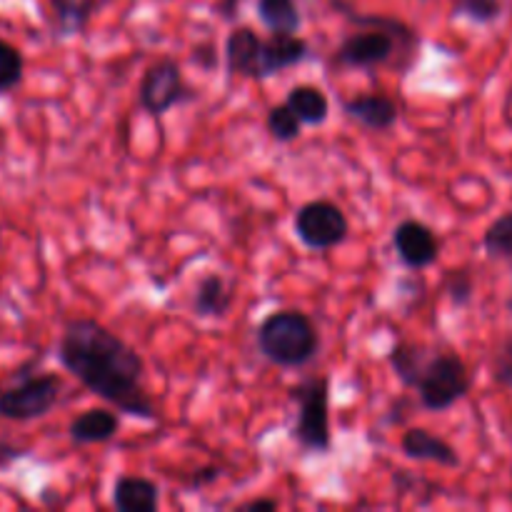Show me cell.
Here are the masks:
<instances>
[{
	"label": "cell",
	"instance_id": "6da1fadb",
	"mask_svg": "<svg viewBox=\"0 0 512 512\" xmlns=\"http://www.w3.org/2000/svg\"><path fill=\"white\" fill-rule=\"evenodd\" d=\"M58 360L88 393L128 418L153 423L155 403L145 393V363L133 345L95 318L68 320Z\"/></svg>",
	"mask_w": 512,
	"mask_h": 512
},
{
	"label": "cell",
	"instance_id": "7a4b0ae2",
	"mask_svg": "<svg viewBox=\"0 0 512 512\" xmlns=\"http://www.w3.org/2000/svg\"><path fill=\"white\" fill-rule=\"evenodd\" d=\"M345 18L358 25L335 48L333 65L340 70H375L405 55L413 63L420 50V35L408 23L388 15H360L345 8Z\"/></svg>",
	"mask_w": 512,
	"mask_h": 512
},
{
	"label": "cell",
	"instance_id": "3957f363",
	"mask_svg": "<svg viewBox=\"0 0 512 512\" xmlns=\"http://www.w3.org/2000/svg\"><path fill=\"white\" fill-rule=\"evenodd\" d=\"M260 355L283 370H298L313 363L320 353V330L303 310L285 308L270 313L255 333Z\"/></svg>",
	"mask_w": 512,
	"mask_h": 512
},
{
	"label": "cell",
	"instance_id": "277c9868",
	"mask_svg": "<svg viewBox=\"0 0 512 512\" xmlns=\"http://www.w3.org/2000/svg\"><path fill=\"white\" fill-rule=\"evenodd\" d=\"M290 400L298 405L295 425L290 438L305 453H330L333 448V430H330V378L328 375H310L290 390Z\"/></svg>",
	"mask_w": 512,
	"mask_h": 512
},
{
	"label": "cell",
	"instance_id": "5b68a950",
	"mask_svg": "<svg viewBox=\"0 0 512 512\" xmlns=\"http://www.w3.org/2000/svg\"><path fill=\"white\" fill-rule=\"evenodd\" d=\"M470 388H473V375L465 360L458 353H440V350H435L415 385L420 405L430 413H445L455 408L460 400L468 398Z\"/></svg>",
	"mask_w": 512,
	"mask_h": 512
},
{
	"label": "cell",
	"instance_id": "8992f818",
	"mask_svg": "<svg viewBox=\"0 0 512 512\" xmlns=\"http://www.w3.org/2000/svg\"><path fill=\"white\" fill-rule=\"evenodd\" d=\"M63 395V380L55 373L25 375L10 388L0 390V418L28 423L45 418Z\"/></svg>",
	"mask_w": 512,
	"mask_h": 512
},
{
	"label": "cell",
	"instance_id": "52a82bcc",
	"mask_svg": "<svg viewBox=\"0 0 512 512\" xmlns=\"http://www.w3.org/2000/svg\"><path fill=\"white\" fill-rule=\"evenodd\" d=\"M195 93L183 78L178 60L173 58H158L145 68L143 78L138 85V103L153 118H163L168 110L175 105H183L193 100Z\"/></svg>",
	"mask_w": 512,
	"mask_h": 512
},
{
	"label": "cell",
	"instance_id": "ba28073f",
	"mask_svg": "<svg viewBox=\"0 0 512 512\" xmlns=\"http://www.w3.org/2000/svg\"><path fill=\"white\" fill-rule=\"evenodd\" d=\"M295 235L315 253H325L343 245L350 235L348 215L330 200H310L295 213Z\"/></svg>",
	"mask_w": 512,
	"mask_h": 512
},
{
	"label": "cell",
	"instance_id": "9c48e42d",
	"mask_svg": "<svg viewBox=\"0 0 512 512\" xmlns=\"http://www.w3.org/2000/svg\"><path fill=\"white\" fill-rule=\"evenodd\" d=\"M393 248L400 263L408 270H425L438 263L443 243L435 235L433 228H428L420 220H403L393 230Z\"/></svg>",
	"mask_w": 512,
	"mask_h": 512
},
{
	"label": "cell",
	"instance_id": "30bf717a",
	"mask_svg": "<svg viewBox=\"0 0 512 512\" xmlns=\"http://www.w3.org/2000/svg\"><path fill=\"white\" fill-rule=\"evenodd\" d=\"M308 53V40L300 38V35L270 33V38H263V43H260L258 73H255V80H268L285 73V70L298 68V65L308 58Z\"/></svg>",
	"mask_w": 512,
	"mask_h": 512
},
{
	"label": "cell",
	"instance_id": "8fae6325",
	"mask_svg": "<svg viewBox=\"0 0 512 512\" xmlns=\"http://www.w3.org/2000/svg\"><path fill=\"white\" fill-rule=\"evenodd\" d=\"M343 113L350 120L360 123L363 128L375 130V133H383L390 130L400 120V108L390 95L383 93H365L348 98L343 103Z\"/></svg>",
	"mask_w": 512,
	"mask_h": 512
},
{
	"label": "cell",
	"instance_id": "7c38bea8",
	"mask_svg": "<svg viewBox=\"0 0 512 512\" xmlns=\"http://www.w3.org/2000/svg\"><path fill=\"white\" fill-rule=\"evenodd\" d=\"M400 448L410 460L418 463H435L440 468L455 470L460 468V455L448 440L438 438L425 428H408L400 438Z\"/></svg>",
	"mask_w": 512,
	"mask_h": 512
},
{
	"label": "cell",
	"instance_id": "4fadbf2b",
	"mask_svg": "<svg viewBox=\"0 0 512 512\" xmlns=\"http://www.w3.org/2000/svg\"><path fill=\"white\" fill-rule=\"evenodd\" d=\"M260 43H263V38L250 25H238V28L230 30L228 40H225V68H228V73L255 80Z\"/></svg>",
	"mask_w": 512,
	"mask_h": 512
},
{
	"label": "cell",
	"instance_id": "5bb4252c",
	"mask_svg": "<svg viewBox=\"0 0 512 512\" xmlns=\"http://www.w3.org/2000/svg\"><path fill=\"white\" fill-rule=\"evenodd\" d=\"M160 505V488L150 478L120 475L113 483V508L118 512H155Z\"/></svg>",
	"mask_w": 512,
	"mask_h": 512
},
{
	"label": "cell",
	"instance_id": "9a60e30c",
	"mask_svg": "<svg viewBox=\"0 0 512 512\" xmlns=\"http://www.w3.org/2000/svg\"><path fill=\"white\" fill-rule=\"evenodd\" d=\"M233 288L225 283V278L220 273H205L203 278L195 283L193 300H190V308L198 318H225L228 310L233 308Z\"/></svg>",
	"mask_w": 512,
	"mask_h": 512
},
{
	"label": "cell",
	"instance_id": "2e32d148",
	"mask_svg": "<svg viewBox=\"0 0 512 512\" xmlns=\"http://www.w3.org/2000/svg\"><path fill=\"white\" fill-rule=\"evenodd\" d=\"M120 418L105 408L85 410L75 415L68 425V435L75 445H100L118 435Z\"/></svg>",
	"mask_w": 512,
	"mask_h": 512
},
{
	"label": "cell",
	"instance_id": "e0dca14e",
	"mask_svg": "<svg viewBox=\"0 0 512 512\" xmlns=\"http://www.w3.org/2000/svg\"><path fill=\"white\" fill-rule=\"evenodd\" d=\"M435 348L423 343H413V340H398V343L390 348L388 363L393 368L395 378L405 385V388H413L418 385V378L423 375L425 365L433 358Z\"/></svg>",
	"mask_w": 512,
	"mask_h": 512
},
{
	"label": "cell",
	"instance_id": "ac0fdd59",
	"mask_svg": "<svg viewBox=\"0 0 512 512\" xmlns=\"http://www.w3.org/2000/svg\"><path fill=\"white\" fill-rule=\"evenodd\" d=\"M285 103L293 108V113L303 120V125H323L330 115V100L318 85H293L288 90Z\"/></svg>",
	"mask_w": 512,
	"mask_h": 512
},
{
	"label": "cell",
	"instance_id": "d6986e66",
	"mask_svg": "<svg viewBox=\"0 0 512 512\" xmlns=\"http://www.w3.org/2000/svg\"><path fill=\"white\" fill-rule=\"evenodd\" d=\"M258 18L270 33L298 35L303 28V13L295 0H258Z\"/></svg>",
	"mask_w": 512,
	"mask_h": 512
},
{
	"label": "cell",
	"instance_id": "ffe728a7",
	"mask_svg": "<svg viewBox=\"0 0 512 512\" xmlns=\"http://www.w3.org/2000/svg\"><path fill=\"white\" fill-rule=\"evenodd\" d=\"M98 0H50L55 20V35L60 38H73L80 35L88 25Z\"/></svg>",
	"mask_w": 512,
	"mask_h": 512
},
{
	"label": "cell",
	"instance_id": "44dd1931",
	"mask_svg": "<svg viewBox=\"0 0 512 512\" xmlns=\"http://www.w3.org/2000/svg\"><path fill=\"white\" fill-rule=\"evenodd\" d=\"M265 125H268V133L275 143H293V140H298L303 135V120L293 113V108L288 103L273 105L268 110Z\"/></svg>",
	"mask_w": 512,
	"mask_h": 512
},
{
	"label": "cell",
	"instance_id": "7402d4cb",
	"mask_svg": "<svg viewBox=\"0 0 512 512\" xmlns=\"http://www.w3.org/2000/svg\"><path fill=\"white\" fill-rule=\"evenodd\" d=\"M483 248L490 258L512 260V210L488 225L483 235Z\"/></svg>",
	"mask_w": 512,
	"mask_h": 512
},
{
	"label": "cell",
	"instance_id": "603a6c76",
	"mask_svg": "<svg viewBox=\"0 0 512 512\" xmlns=\"http://www.w3.org/2000/svg\"><path fill=\"white\" fill-rule=\"evenodd\" d=\"M25 58L13 43L0 38V95L10 93L23 83Z\"/></svg>",
	"mask_w": 512,
	"mask_h": 512
},
{
	"label": "cell",
	"instance_id": "cb8c5ba5",
	"mask_svg": "<svg viewBox=\"0 0 512 512\" xmlns=\"http://www.w3.org/2000/svg\"><path fill=\"white\" fill-rule=\"evenodd\" d=\"M455 15L470 18L478 25H490L503 15V3L500 0H458Z\"/></svg>",
	"mask_w": 512,
	"mask_h": 512
},
{
	"label": "cell",
	"instance_id": "d4e9b609",
	"mask_svg": "<svg viewBox=\"0 0 512 512\" xmlns=\"http://www.w3.org/2000/svg\"><path fill=\"white\" fill-rule=\"evenodd\" d=\"M493 380L500 388L512 390V335L498 345L493 355Z\"/></svg>",
	"mask_w": 512,
	"mask_h": 512
},
{
	"label": "cell",
	"instance_id": "484cf974",
	"mask_svg": "<svg viewBox=\"0 0 512 512\" xmlns=\"http://www.w3.org/2000/svg\"><path fill=\"white\" fill-rule=\"evenodd\" d=\"M473 293H475V283L473 278H470L468 270H455V273H450L448 278L450 303L458 305V308H465V305H470V300H473Z\"/></svg>",
	"mask_w": 512,
	"mask_h": 512
},
{
	"label": "cell",
	"instance_id": "4316f807",
	"mask_svg": "<svg viewBox=\"0 0 512 512\" xmlns=\"http://www.w3.org/2000/svg\"><path fill=\"white\" fill-rule=\"evenodd\" d=\"M25 455H28V450L25 448H18V445L0 440V468H8V465H13L15 460L25 458Z\"/></svg>",
	"mask_w": 512,
	"mask_h": 512
},
{
	"label": "cell",
	"instance_id": "83f0119b",
	"mask_svg": "<svg viewBox=\"0 0 512 512\" xmlns=\"http://www.w3.org/2000/svg\"><path fill=\"white\" fill-rule=\"evenodd\" d=\"M220 478V468L215 465H208V468H200L193 473V480H190V488H205V485L215 483Z\"/></svg>",
	"mask_w": 512,
	"mask_h": 512
},
{
	"label": "cell",
	"instance_id": "f1b7e54d",
	"mask_svg": "<svg viewBox=\"0 0 512 512\" xmlns=\"http://www.w3.org/2000/svg\"><path fill=\"white\" fill-rule=\"evenodd\" d=\"M278 508H280V503L275 498H253V500H248V503L240 505L238 510H243V512H273Z\"/></svg>",
	"mask_w": 512,
	"mask_h": 512
}]
</instances>
